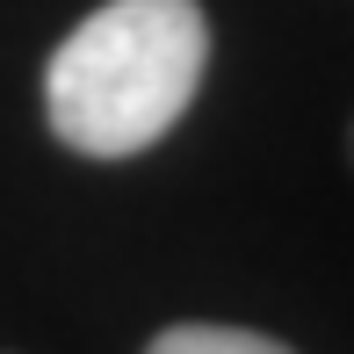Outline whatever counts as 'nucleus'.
<instances>
[{
  "label": "nucleus",
  "mask_w": 354,
  "mask_h": 354,
  "mask_svg": "<svg viewBox=\"0 0 354 354\" xmlns=\"http://www.w3.org/2000/svg\"><path fill=\"white\" fill-rule=\"evenodd\" d=\"M203 73V0H102L44 58V116L51 138L80 159H138L188 116Z\"/></svg>",
  "instance_id": "nucleus-1"
},
{
  "label": "nucleus",
  "mask_w": 354,
  "mask_h": 354,
  "mask_svg": "<svg viewBox=\"0 0 354 354\" xmlns=\"http://www.w3.org/2000/svg\"><path fill=\"white\" fill-rule=\"evenodd\" d=\"M145 354H297V347H282L275 333H253V326H210V318H188V326L152 333Z\"/></svg>",
  "instance_id": "nucleus-2"
},
{
  "label": "nucleus",
  "mask_w": 354,
  "mask_h": 354,
  "mask_svg": "<svg viewBox=\"0 0 354 354\" xmlns=\"http://www.w3.org/2000/svg\"><path fill=\"white\" fill-rule=\"evenodd\" d=\"M347 159H354V123H347Z\"/></svg>",
  "instance_id": "nucleus-3"
}]
</instances>
